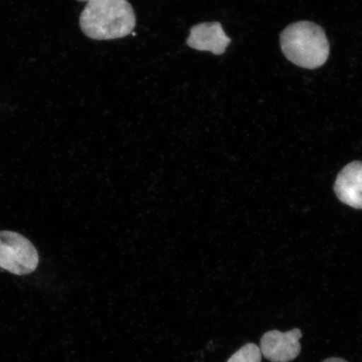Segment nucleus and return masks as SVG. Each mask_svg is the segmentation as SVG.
I'll list each match as a JSON object with an SVG mask.
<instances>
[{"mask_svg":"<svg viewBox=\"0 0 362 362\" xmlns=\"http://www.w3.org/2000/svg\"><path fill=\"white\" fill-rule=\"evenodd\" d=\"M136 17L128 0H90L80 16V26L97 40L124 38L132 33Z\"/></svg>","mask_w":362,"mask_h":362,"instance_id":"1","label":"nucleus"},{"mask_svg":"<svg viewBox=\"0 0 362 362\" xmlns=\"http://www.w3.org/2000/svg\"><path fill=\"white\" fill-rule=\"evenodd\" d=\"M280 44L288 61L307 69L323 66L329 55L325 30L310 21H298L286 27L280 35Z\"/></svg>","mask_w":362,"mask_h":362,"instance_id":"2","label":"nucleus"},{"mask_svg":"<svg viewBox=\"0 0 362 362\" xmlns=\"http://www.w3.org/2000/svg\"><path fill=\"white\" fill-rule=\"evenodd\" d=\"M39 255L33 244L22 235L0 232V268L16 275H26L37 268Z\"/></svg>","mask_w":362,"mask_h":362,"instance_id":"3","label":"nucleus"},{"mask_svg":"<svg viewBox=\"0 0 362 362\" xmlns=\"http://www.w3.org/2000/svg\"><path fill=\"white\" fill-rule=\"evenodd\" d=\"M302 332L300 329L281 332L271 330L262 336L260 350L262 355L272 362H289L300 355L301 346L300 339Z\"/></svg>","mask_w":362,"mask_h":362,"instance_id":"4","label":"nucleus"},{"mask_svg":"<svg viewBox=\"0 0 362 362\" xmlns=\"http://www.w3.org/2000/svg\"><path fill=\"white\" fill-rule=\"evenodd\" d=\"M230 43L219 22L201 23L191 29L187 39L189 47L201 52H211L223 55Z\"/></svg>","mask_w":362,"mask_h":362,"instance_id":"5","label":"nucleus"},{"mask_svg":"<svg viewBox=\"0 0 362 362\" xmlns=\"http://www.w3.org/2000/svg\"><path fill=\"white\" fill-rule=\"evenodd\" d=\"M334 192L339 201L346 205L362 209V162L354 161L339 172Z\"/></svg>","mask_w":362,"mask_h":362,"instance_id":"6","label":"nucleus"},{"mask_svg":"<svg viewBox=\"0 0 362 362\" xmlns=\"http://www.w3.org/2000/svg\"><path fill=\"white\" fill-rule=\"evenodd\" d=\"M262 352L255 344L248 343L230 357L228 362H261Z\"/></svg>","mask_w":362,"mask_h":362,"instance_id":"7","label":"nucleus"},{"mask_svg":"<svg viewBox=\"0 0 362 362\" xmlns=\"http://www.w3.org/2000/svg\"><path fill=\"white\" fill-rule=\"evenodd\" d=\"M323 362H347L346 361L341 359V358H334V357H332V358H329Z\"/></svg>","mask_w":362,"mask_h":362,"instance_id":"8","label":"nucleus"},{"mask_svg":"<svg viewBox=\"0 0 362 362\" xmlns=\"http://www.w3.org/2000/svg\"><path fill=\"white\" fill-rule=\"evenodd\" d=\"M79 1H83V2H84V1H86V2H89V1H90V0H79Z\"/></svg>","mask_w":362,"mask_h":362,"instance_id":"9","label":"nucleus"}]
</instances>
